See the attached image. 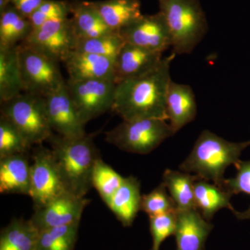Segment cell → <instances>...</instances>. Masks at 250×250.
Masks as SVG:
<instances>
[{
  "label": "cell",
  "mask_w": 250,
  "mask_h": 250,
  "mask_svg": "<svg viewBox=\"0 0 250 250\" xmlns=\"http://www.w3.org/2000/svg\"><path fill=\"white\" fill-rule=\"evenodd\" d=\"M175 57L171 53L152 71L117 83L111 111L123 121L143 118L167 121L166 95L172 80L171 62Z\"/></svg>",
  "instance_id": "6da1fadb"
},
{
  "label": "cell",
  "mask_w": 250,
  "mask_h": 250,
  "mask_svg": "<svg viewBox=\"0 0 250 250\" xmlns=\"http://www.w3.org/2000/svg\"><path fill=\"white\" fill-rule=\"evenodd\" d=\"M47 142L67 191L85 197L93 187L94 166L100 157L91 135L68 139L54 133Z\"/></svg>",
  "instance_id": "7a4b0ae2"
},
{
  "label": "cell",
  "mask_w": 250,
  "mask_h": 250,
  "mask_svg": "<svg viewBox=\"0 0 250 250\" xmlns=\"http://www.w3.org/2000/svg\"><path fill=\"white\" fill-rule=\"evenodd\" d=\"M250 141L233 143L205 130L197 138L191 152L179 166L181 171L193 174L199 179L212 182L223 189L225 170L236 165Z\"/></svg>",
  "instance_id": "3957f363"
},
{
  "label": "cell",
  "mask_w": 250,
  "mask_h": 250,
  "mask_svg": "<svg viewBox=\"0 0 250 250\" xmlns=\"http://www.w3.org/2000/svg\"><path fill=\"white\" fill-rule=\"evenodd\" d=\"M170 30L172 53H191L208 31L205 11L199 0H158Z\"/></svg>",
  "instance_id": "277c9868"
},
{
  "label": "cell",
  "mask_w": 250,
  "mask_h": 250,
  "mask_svg": "<svg viewBox=\"0 0 250 250\" xmlns=\"http://www.w3.org/2000/svg\"><path fill=\"white\" fill-rule=\"evenodd\" d=\"M166 121L156 118L123 121L106 131L105 140L125 152L147 154L175 134Z\"/></svg>",
  "instance_id": "5b68a950"
},
{
  "label": "cell",
  "mask_w": 250,
  "mask_h": 250,
  "mask_svg": "<svg viewBox=\"0 0 250 250\" xmlns=\"http://www.w3.org/2000/svg\"><path fill=\"white\" fill-rule=\"evenodd\" d=\"M1 115L18 128L31 146L42 145L54 134L43 97L23 92L1 103Z\"/></svg>",
  "instance_id": "8992f818"
},
{
  "label": "cell",
  "mask_w": 250,
  "mask_h": 250,
  "mask_svg": "<svg viewBox=\"0 0 250 250\" xmlns=\"http://www.w3.org/2000/svg\"><path fill=\"white\" fill-rule=\"evenodd\" d=\"M18 52L24 93L46 98L66 83L57 61L22 43Z\"/></svg>",
  "instance_id": "52a82bcc"
},
{
  "label": "cell",
  "mask_w": 250,
  "mask_h": 250,
  "mask_svg": "<svg viewBox=\"0 0 250 250\" xmlns=\"http://www.w3.org/2000/svg\"><path fill=\"white\" fill-rule=\"evenodd\" d=\"M67 90L84 124L111 111L116 83L114 81L90 80L66 82Z\"/></svg>",
  "instance_id": "ba28073f"
},
{
  "label": "cell",
  "mask_w": 250,
  "mask_h": 250,
  "mask_svg": "<svg viewBox=\"0 0 250 250\" xmlns=\"http://www.w3.org/2000/svg\"><path fill=\"white\" fill-rule=\"evenodd\" d=\"M32 161L29 196L35 209L68 192L62 184L50 149L42 145L36 146L33 150Z\"/></svg>",
  "instance_id": "9c48e42d"
},
{
  "label": "cell",
  "mask_w": 250,
  "mask_h": 250,
  "mask_svg": "<svg viewBox=\"0 0 250 250\" xmlns=\"http://www.w3.org/2000/svg\"><path fill=\"white\" fill-rule=\"evenodd\" d=\"M77 42L71 19L67 18L47 21L32 30L22 43L49 58L63 62L67 56L75 50Z\"/></svg>",
  "instance_id": "30bf717a"
},
{
  "label": "cell",
  "mask_w": 250,
  "mask_h": 250,
  "mask_svg": "<svg viewBox=\"0 0 250 250\" xmlns=\"http://www.w3.org/2000/svg\"><path fill=\"white\" fill-rule=\"evenodd\" d=\"M89 200L65 192L48 203L34 209L29 219L39 231L80 223Z\"/></svg>",
  "instance_id": "8fae6325"
},
{
  "label": "cell",
  "mask_w": 250,
  "mask_h": 250,
  "mask_svg": "<svg viewBox=\"0 0 250 250\" xmlns=\"http://www.w3.org/2000/svg\"><path fill=\"white\" fill-rule=\"evenodd\" d=\"M45 98L49 123L53 132L68 139L87 134L85 125L72 102L66 83Z\"/></svg>",
  "instance_id": "7c38bea8"
},
{
  "label": "cell",
  "mask_w": 250,
  "mask_h": 250,
  "mask_svg": "<svg viewBox=\"0 0 250 250\" xmlns=\"http://www.w3.org/2000/svg\"><path fill=\"white\" fill-rule=\"evenodd\" d=\"M119 33L125 42L149 50L163 53L172 47L170 30L160 12L143 15Z\"/></svg>",
  "instance_id": "4fadbf2b"
},
{
  "label": "cell",
  "mask_w": 250,
  "mask_h": 250,
  "mask_svg": "<svg viewBox=\"0 0 250 250\" xmlns=\"http://www.w3.org/2000/svg\"><path fill=\"white\" fill-rule=\"evenodd\" d=\"M162 54L125 42L115 61V82L117 83L152 71L162 62Z\"/></svg>",
  "instance_id": "5bb4252c"
},
{
  "label": "cell",
  "mask_w": 250,
  "mask_h": 250,
  "mask_svg": "<svg viewBox=\"0 0 250 250\" xmlns=\"http://www.w3.org/2000/svg\"><path fill=\"white\" fill-rule=\"evenodd\" d=\"M62 62L68 74L67 80H106L115 82V61L107 57L74 50Z\"/></svg>",
  "instance_id": "9a60e30c"
},
{
  "label": "cell",
  "mask_w": 250,
  "mask_h": 250,
  "mask_svg": "<svg viewBox=\"0 0 250 250\" xmlns=\"http://www.w3.org/2000/svg\"><path fill=\"white\" fill-rule=\"evenodd\" d=\"M213 226L197 208L177 210L174 231L177 250H204Z\"/></svg>",
  "instance_id": "2e32d148"
},
{
  "label": "cell",
  "mask_w": 250,
  "mask_h": 250,
  "mask_svg": "<svg viewBox=\"0 0 250 250\" xmlns=\"http://www.w3.org/2000/svg\"><path fill=\"white\" fill-rule=\"evenodd\" d=\"M166 116L174 132L195 120L197 106L191 87L170 80L166 95Z\"/></svg>",
  "instance_id": "e0dca14e"
},
{
  "label": "cell",
  "mask_w": 250,
  "mask_h": 250,
  "mask_svg": "<svg viewBox=\"0 0 250 250\" xmlns=\"http://www.w3.org/2000/svg\"><path fill=\"white\" fill-rule=\"evenodd\" d=\"M31 165L27 153L0 159V192L29 195Z\"/></svg>",
  "instance_id": "ac0fdd59"
},
{
  "label": "cell",
  "mask_w": 250,
  "mask_h": 250,
  "mask_svg": "<svg viewBox=\"0 0 250 250\" xmlns=\"http://www.w3.org/2000/svg\"><path fill=\"white\" fill-rule=\"evenodd\" d=\"M141 186L136 177H124L107 206L124 227H130L141 210Z\"/></svg>",
  "instance_id": "d6986e66"
},
{
  "label": "cell",
  "mask_w": 250,
  "mask_h": 250,
  "mask_svg": "<svg viewBox=\"0 0 250 250\" xmlns=\"http://www.w3.org/2000/svg\"><path fill=\"white\" fill-rule=\"evenodd\" d=\"M92 4L114 32L119 33L143 16L139 0H104Z\"/></svg>",
  "instance_id": "ffe728a7"
},
{
  "label": "cell",
  "mask_w": 250,
  "mask_h": 250,
  "mask_svg": "<svg viewBox=\"0 0 250 250\" xmlns=\"http://www.w3.org/2000/svg\"><path fill=\"white\" fill-rule=\"evenodd\" d=\"M70 13L72 14V26L77 40L114 32L106 25L92 1H78L70 4Z\"/></svg>",
  "instance_id": "44dd1931"
},
{
  "label": "cell",
  "mask_w": 250,
  "mask_h": 250,
  "mask_svg": "<svg viewBox=\"0 0 250 250\" xmlns=\"http://www.w3.org/2000/svg\"><path fill=\"white\" fill-rule=\"evenodd\" d=\"M23 92L18 46L0 48V102L9 101Z\"/></svg>",
  "instance_id": "7402d4cb"
},
{
  "label": "cell",
  "mask_w": 250,
  "mask_h": 250,
  "mask_svg": "<svg viewBox=\"0 0 250 250\" xmlns=\"http://www.w3.org/2000/svg\"><path fill=\"white\" fill-rule=\"evenodd\" d=\"M194 191L195 207L207 221L209 222L222 208H229L232 213L236 210L230 202L231 195L214 184L197 179L194 184Z\"/></svg>",
  "instance_id": "603a6c76"
},
{
  "label": "cell",
  "mask_w": 250,
  "mask_h": 250,
  "mask_svg": "<svg viewBox=\"0 0 250 250\" xmlns=\"http://www.w3.org/2000/svg\"><path fill=\"white\" fill-rule=\"evenodd\" d=\"M197 179L196 176L183 171L167 169L164 172L162 183L168 190L177 210L196 208L194 184Z\"/></svg>",
  "instance_id": "cb8c5ba5"
},
{
  "label": "cell",
  "mask_w": 250,
  "mask_h": 250,
  "mask_svg": "<svg viewBox=\"0 0 250 250\" xmlns=\"http://www.w3.org/2000/svg\"><path fill=\"white\" fill-rule=\"evenodd\" d=\"M39 231L30 220L14 219L0 234V250H35Z\"/></svg>",
  "instance_id": "d4e9b609"
},
{
  "label": "cell",
  "mask_w": 250,
  "mask_h": 250,
  "mask_svg": "<svg viewBox=\"0 0 250 250\" xmlns=\"http://www.w3.org/2000/svg\"><path fill=\"white\" fill-rule=\"evenodd\" d=\"M33 29L30 21L10 5L0 14V48H11L24 42Z\"/></svg>",
  "instance_id": "484cf974"
},
{
  "label": "cell",
  "mask_w": 250,
  "mask_h": 250,
  "mask_svg": "<svg viewBox=\"0 0 250 250\" xmlns=\"http://www.w3.org/2000/svg\"><path fill=\"white\" fill-rule=\"evenodd\" d=\"M80 223L39 231L35 250H74Z\"/></svg>",
  "instance_id": "4316f807"
},
{
  "label": "cell",
  "mask_w": 250,
  "mask_h": 250,
  "mask_svg": "<svg viewBox=\"0 0 250 250\" xmlns=\"http://www.w3.org/2000/svg\"><path fill=\"white\" fill-rule=\"evenodd\" d=\"M125 43L124 39L120 33L111 32L98 37L78 39L75 50L96 54L116 61Z\"/></svg>",
  "instance_id": "83f0119b"
},
{
  "label": "cell",
  "mask_w": 250,
  "mask_h": 250,
  "mask_svg": "<svg viewBox=\"0 0 250 250\" xmlns=\"http://www.w3.org/2000/svg\"><path fill=\"white\" fill-rule=\"evenodd\" d=\"M124 177L98 158L94 166L92 184L106 205L123 183Z\"/></svg>",
  "instance_id": "f1b7e54d"
},
{
  "label": "cell",
  "mask_w": 250,
  "mask_h": 250,
  "mask_svg": "<svg viewBox=\"0 0 250 250\" xmlns=\"http://www.w3.org/2000/svg\"><path fill=\"white\" fill-rule=\"evenodd\" d=\"M32 146L9 119L0 117V159L27 153Z\"/></svg>",
  "instance_id": "f546056e"
},
{
  "label": "cell",
  "mask_w": 250,
  "mask_h": 250,
  "mask_svg": "<svg viewBox=\"0 0 250 250\" xmlns=\"http://www.w3.org/2000/svg\"><path fill=\"white\" fill-rule=\"evenodd\" d=\"M167 188L161 183L154 190L142 195L141 210L149 217L177 211V207Z\"/></svg>",
  "instance_id": "4dcf8cb0"
},
{
  "label": "cell",
  "mask_w": 250,
  "mask_h": 250,
  "mask_svg": "<svg viewBox=\"0 0 250 250\" xmlns=\"http://www.w3.org/2000/svg\"><path fill=\"white\" fill-rule=\"evenodd\" d=\"M235 167L236 168V176L233 178L225 179L224 190H226L231 197L241 192L250 195V160H240ZM233 213L238 220H250V206L246 211L235 210Z\"/></svg>",
  "instance_id": "1f68e13d"
},
{
  "label": "cell",
  "mask_w": 250,
  "mask_h": 250,
  "mask_svg": "<svg viewBox=\"0 0 250 250\" xmlns=\"http://www.w3.org/2000/svg\"><path fill=\"white\" fill-rule=\"evenodd\" d=\"M70 13V4L66 1L45 0L28 19L34 30L51 20L67 18Z\"/></svg>",
  "instance_id": "d6a6232c"
},
{
  "label": "cell",
  "mask_w": 250,
  "mask_h": 250,
  "mask_svg": "<svg viewBox=\"0 0 250 250\" xmlns=\"http://www.w3.org/2000/svg\"><path fill=\"white\" fill-rule=\"evenodd\" d=\"M177 220V211L149 217V227L152 237L151 250H160L163 242L174 235Z\"/></svg>",
  "instance_id": "836d02e7"
},
{
  "label": "cell",
  "mask_w": 250,
  "mask_h": 250,
  "mask_svg": "<svg viewBox=\"0 0 250 250\" xmlns=\"http://www.w3.org/2000/svg\"><path fill=\"white\" fill-rule=\"evenodd\" d=\"M45 0H11V5L24 17L29 18Z\"/></svg>",
  "instance_id": "e575fe53"
},
{
  "label": "cell",
  "mask_w": 250,
  "mask_h": 250,
  "mask_svg": "<svg viewBox=\"0 0 250 250\" xmlns=\"http://www.w3.org/2000/svg\"><path fill=\"white\" fill-rule=\"evenodd\" d=\"M11 5V0H0V14Z\"/></svg>",
  "instance_id": "d590c367"
}]
</instances>
